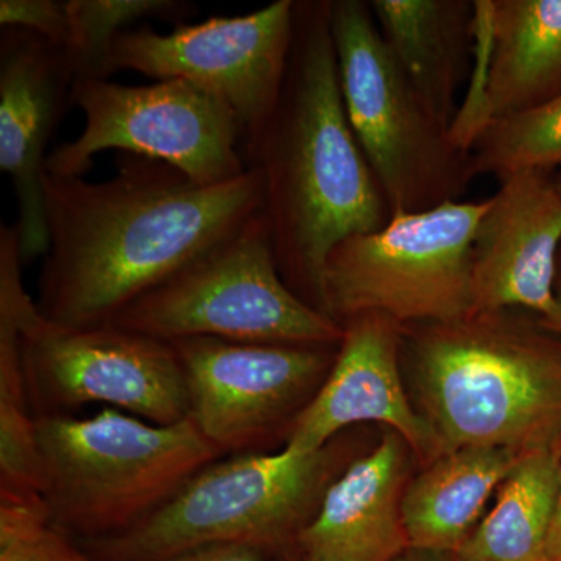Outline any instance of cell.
I'll use <instances>...</instances> for the list:
<instances>
[{
    "label": "cell",
    "mask_w": 561,
    "mask_h": 561,
    "mask_svg": "<svg viewBox=\"0 0 561 561\" xmlns=\"http://www.w3.org/2000/svg\"><path fill=\"white\" fill-rule=\"evenodd\" d=\"M523 456L507 448H460L431 461L402 496L409 548L459 552Z\"/></svg>",
    "instance_id": "obj_19"
},
{
    "label": "cell",
    "mask_w": 561,
    "mask_h": 561,
    "mask_svg": "<svg viewBox=\"0 0 561 561\" xmlns=\"http://www.w3.org/2000/svg\"><path fill=\"white\" fill-rule=\"evenodd\" d=\"M556 301L557 308L552 316L546 320H540V323L546 328V330L551 331L552 334L560 335L561 337V251L559 256V268H557Z\"/></svg>",
    "instance_id": "obj_29"
},
{
    "label": "cell",
    "mask_w": 561,
    "mask_h": 561,
    "mask_svg": "<svg viewBox=\"0 0 561 561\" xmlns=\"http://www.w3.org/2000/svg\"><path fill=\"white\" fill-rule=\"evenodd\" d=\"M297 0H278L243 16L209 18L169 33L139 25L111 50L114 72L184 80L227 103L242 144L261 130L278 102L294 43Z\"/></svg>",
    "instance_id": "obj_11"
},
{
    "label": "cell",
    "mask_w": 561,
    "mask_h": 561,
    "mask_svg": "<svg viewBox=\"0 0 561 561\" xmlns=\"http://www.w3.org/2000/svg\"><path fill=\"white\" fill-rule=\"evenodd\" d=\"M390 561H460L454 552L426 551V549L408 548Z\"/></svg>",
    "instance_id": "obj_27"
},
{
    "label": "cell",
    "mask_w": 561,
    "mask_h": 561,
    "mask_svg": "<svg viewBox=\"0 0 561 561\" xmlns=\"http://www.w3.org/2000/svg\"><path fill=\"white\" fill-rule=\"evenodd\" d=\"M49 250L39 312L76 330L111 327L124 309L230 239L264 206L256 169L201 186L165 162L124 153L108 180H44Z\"/></svg>",
    "instance_id": "obj_1"
},
{
    "label": "cell",
    "mask_w": 561,
    "mask_h": 561,
    "mask_svg": "<svg viewBox=\"0 0 561 561\" xmlns=\"http://www.w3.org/2000/svg\"><path fill=\"white\" fill-rule=\"evenodd\" d=\"M561 192L551 173L501 180L472 245V313L527 309L546 320L557 308ZM471 313V316H472Z\"/></svg>",
    "instance_id": "obj_15"
},
{
    "label": "cell",
    "mask_w": 561,
    "mask_h": 561,
    "mask_svg": "<svg viewBox=\"0 0 561 561\" xmlns=\"http://www.w3.org/2000/svg\"><path fill=\"white\" fill-rule=\"evenodd\" d=\"M474 175L561 168V98L529 113L491 122L472 142Z\"/></svg>",
    "instance_id": "obj_23"
},
{
    "label": "cell",
    "mask_w": 561,
    "mask_h": 561,
    "mask_svg": "<svg viewBox=\"0 0 561 561\" xmlns=\"http://www.w3.org/2000/svg\"><path fill=\"white\" fill-rule=\"evenodd\" d=\"M331 446L300 454H238L203 468L138 526L83 541L102 561H171L214 545H245L268 556L298 546L335 481Z\"/></svg>",
    "instance_id": "obj_5"
},
{
    "label": "cell",
    "mask_w": 561,
    "mask_h": 561,
    "mask_svg": "<svg viewBox=\"0 0 561 561\" xmlns=\"http://www.w3.org/2000/svg\"><path fill=\"white\" fill-rule=\"evenodd\" d=\"M405 449L390 432L328 486L298 538L301 561H390L409 548L401 513Z\"/></svg>",
    "instance_id": "obj_17"
},
{
    "label": "cell",
    "mask_w": 561,
    "mask_h": 561,
    "mask_svg": "<svg viewBox=\"0 0 561 561\" xmlns=\"http://www.w3.org/2000/svg\"><path fill=\"white\" fill-rule=\"evenodd\" d=\"M330 24L346 116L391 216L460 202L476 176L471 153L427 113L370 2L330 0Z\"/></svg>",
    "instance_id": "obj_7"
},
{
    "label": "cell",
    "mask_w": 561,
    "mask_h": 561,
    "mask_svg": "<svg viewBox=\"0 0 561 561\" xmlns=\"http://www.w3.org/2000/svg\"><path fill=\"white\" fill-rule=\"evenodd\" d=\"M334 364L291 426L284 448L319 453L351 424L383 423L426 460L445 454L437 432L405 394L400 371L404 327L382 313H360L343 321Z\"/></svg>",
    "instance_id": "obj_13"
},
{
    "label": "cell",
    "mask_w": 561,
    "mask_h": 561,
    "mask_svg": "<svg viewBox=\"0 0 561 561\" xmlns=\"http://www.w3.org/2000/svg\"><path fill=\"white\" fill-rule=\"evenodd\" d=\"M0 496H43L36 415L22 367L20 334L0 301Z\"/></svg>",
    "instance_id": "obj_21"
},
{
    "label": "cell",
    "mask_w": 561,
    "mask_h": 561,
    "mask_svg": "<svg viewBox=\"0 0 561 561\" xmlns=\"http://www.w3.org/2000/svg\"><path fill=\"white\" fill-rule=\"evenodd\" d=\"M387 46L435 122L451 133L457 91L463 83L474 36V2L373 0Z\"/></svg>",
    "instance_id": "obj_18"
},
{
    "label": "cell",
    "mask_w": 561,
    "mask_h": 561,
    "mask_svg": "<svg viewBox=\"0 0 561 561\" xmlns=\"http://www.w3.org/2000/svg\"><path fill=\"white\" fill-rule=\"evenodd\" d=\"M556 561H561V556L559 557V559H557Z\"/></svg>",
    "instance_id": "obj_31"
},
{
    "label": "cell",
    "mask_w": 561,
    "mask_h": 561,
    "mask_svg": "<svg viewBox=\"0 0 561 561\" xmlns=\"http://www.w3.org/2000/svg\"><path fill=\"white\" fill-rule=\"evenodd\" d=\"M268 553L245 545H214L195 549L171 561H265Z\"/></svg>",
    "instance_id": "obj_26"
},
{
    "label": "cell",
    "mask_w": 561,
    "mask_h": 561,
    "mask_svg": "<svg viewBox=\"0 0 561 561\" xmlns=\"http://www.w3.org/2000/svg\"><path fill=\"white\" fill-rule=\"evenodd\" d=\"M36 435L50 522L83 541L138 526L224 457L191 419L162 426L117 409L38 415Z\"/></svg>",
    "instance_id": "obj_4"
},
{
    "label": "cell",
    "mask_w": 561,
    "mask_h": 561,
    "mask_svg": "<svg viewBox=\"0 0 561 561\" xmlns=\"http://www.w3.org/2000/svg\"><path fill=\"white\" fill-rule=\"evenodd\" d=\"M73 80L62 47L32 32L3 28L0 36V169L16 197L14 228L22 264L49 250L44 180L47 147L70 106Z\"/></svg>",
    "instance_id": "obj_14"
},
{
    "label": "cell",
    "mask_w": 561,
    "mask_h": 561,
    "mask_svg": "<svg viewBox=\"0 0 561 561\" xmlns=\"http://www.w3.org/2000/svg\"><path fill=\"white\" fill-rule=\"evenodd\" d=\"M557 186H559V190L561 192V176L559 179H556Z\"/></svg>",
    "instance_id": "obj_30"
},
{
    "label": "cell",
    "mask_w": 561,
    "mask_h": 561,
    "mask_svg": "<svg viewBox=\"0 0 561 561\" xmlns=\"http://www.w3.org/2000/svg\"><path fill=\"white\" fill-rule=\"evenodd\" d=\"M22 265L18 232L2 225L0 301L16 319L36 416L103 402L162 426L190 419L186 378L172 343L113 324L76 330L51 323L25 290Z\"/></svg>",
    "instance_id": "obj_6"
},
{
    "label": "cell",
    "mask_w": 561,
    "mask_h": 561,
    "mask_svg": "<svg viewBox=\"0 0 561 561\" xmlns=\"http://www.w3.org/2000/svg\"><path fill=\"white\" fill-rule=\"evenodd\" d=\"M561 556V460H560V493L553 518L551 534L548 540V561H556Z\"/></svg>",
    "instance_id": "obj_28"
},
{
    "label": "cell",
    "mask_w": 561,
    "mask_h": 561,
    "mask_svg": "<svg viewBox=\"0 0 561 561\" xmlns=\"http://www.w3.org/2000/svg\"><path fill=\"white\" fill-rule=\"evenodd\" d=\"M0 25L35 33L55 46L69 38L68 0H0Z\"/></svg>",
    "instance_id": "obj_25"
},
{
    "label": "cell",
    "mask_w": 561,
    "mask_h": 561,
    "mask_svg": "<svg viewBox=\"0 0 561 561\" xmlns=\"http://www.w3.org/2000/svg\"><path fill=\"white\" fill-rule=\"evenodd\" d=\"M242 154L264 183L262 216L280 276L327 313L323 279L331 251L351 236L382 230L391 219L343 105L330 0H297L278 102L242 144Z\"/></svg>",
    "instance_id": "obj_2"
},
{
    "label": "cell",
    "mask_w": 561,
    "mask_h": 561,
    "mask_svg": "<svg viewBox=\"0 0 561 561\" xmlns=\"http://www.w3.org/2000/svg\"><path fill=\"white\" fill-rule=\"evenodd\" d=\"M113 327L162 342L339 346L343 327L298 297L280 276L262 210L157 289L131 302Z\"/></svg>",
    "instance_id": "obj_8"
},
{
    "label": "cell",
    "mask_w": 561,
    "mask_h": 561,
    "mask_svg": "<svg viewBox=\"0 0 561 561\" xmlns=\"http://www.w3.org/2000/svg\"><path fill=\"white\" fill-rule=\"evenodd\" d=\"M0 561H102L50 522L41 496H0Z\"/></svg>",
    "instance_id": "obj_24"
},
{
    "label": "cell",
    "mask_w": 561,
    "mask_h": 561,
    "mask_svg": "<svg viewBox=\"0 0 561 561\" xmlns=\"http://www.w3.org/2000/svg\"><path fill=\"white\" fill-rule=\"evenodd\" d=\"M561 454H524L457 556L460 561H548V540L560 493Z\"/></svg>",
    "instance_id": "obj_20"
},
{
    "label": "cell",
    "mask_w": 561,
    "mask_h": 561,
    "mask_svg": "<svg viewBox=\"0 0 561 561\" xmlns=\"http://www.w3.org/2000/svg\"><path fill=\"white\" fill-rule=\"evenodd\" d=\"M474 10V33L486 44L481 94L451 130L465 151L491 122L561 98V0H478Z\"/></svg>",
    "instance_id": "obj_16"
},
{
    "label": "cell",
    "mask_w": 561,
    "mask_h": 561,
    "mask_svg": "<svg viewBox=\"0 0 561 561\" xmlns=\"http://www.w3.org/2000/svg\"><path fill=\"white\" fill-rule=\"evenodd\" d=\"M512 311L412 324L409 348L423 415L446 453L561 454V342L540 320Z\"/></svg>",
    "instance_id": "obj_3"
},
{
    "label": "cell",
    "mask_w": 561,
    "mask_h": 561,
    "mask_svg": "<svg viewBox=\"0 0 561 561\" xmlns=\"http://www.w3.org/2000/svg\"><path fill=\"white\" fill-rule=\"evenodd\" d=\"M70 106L83 113L84 127L50 151V175L84 176L103 150L165 162L201 186L227 183L249 169L234 111L190 81L157 80L144 87L77 81Z\"/></svg>",
    "instance_id": "obj_10"
},
{
    "label": "cell",
    "mask_w": 561,
    "mask_h": 561,
    "mask_svg": "<svg viewBox=\"0 0 561 561\" xmlns=\"http://www.w3.org/2000/svg\"><path fill=\"white\" fill-rule=\"evenodd\" d=\"M190 419L224 456L262 453L313 400L339 346L283 345L194 337L172 342Z\"/></svg>",
    "instance_id": "obj_12"
},
{
    "label": "cell",
    "mask_w": 561,
    "mask_h": 561,
    "mask_svg": "<svg viewBox=\"0 0 561 561\" xmlns=\"http://www.w3.org/2000/svg\"><path fill=\"white\" fill-rule=\"evenodd\" d=\"M195 5L183 0H68L69 38L62 47L73 83L110 80L114 41L144 20L184 22Z\"/></svg>",
    "instance_id": "obj_22"
},
{
    "label": "cell",
    "mask_w": 561,
    "mask_h": 561,
    "mask_svg": "<svg viewBox=\"0 0 561 561\" xmlns=\"http://www.w3.org/2000/svg\"><path fill=\"white\" fill-rule=\"evenodd\" d=\"M490 198L397 213L382 230L351 236L324 268L327 313L339 323L382 313L402 327L470 317L472 245Z\"/></svg>",
    "instance_id": "obj_9"
}]
</instances>
